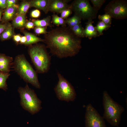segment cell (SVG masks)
Here are the masks:
<instances>
[{"label":"cell","instance_id":"484cf974","mask_svg":"<svg viewBox=\"0 0 127 127\" xmlns=\"http://www.w3.org/2000/svg\"><path fill=\"white\" fill-rule=\"evenodd\" d=\"M90 1L93 5V7L97 11L100 9L106 1L105 0H91Z\"/></svg>","mask_w":127,"mask_h":127},{"label":"cell","instance_id":"52a82bcc","mask_svg":"<svg viewBox=\"0 0 127 127\" xmlns=\"http://www.w3.org/2000/svg\"><path fill=\"white\" fill-rule=\"evenodd\" d=\"M71 5L75 14L84 20L95 19L98 11L90 4L88 0H75Z\"/></svg>","mask_w":127,"mask_h":127},{"label":"cell","instance_id":"6da1fadb","mask_svg":"<svg viewBox=\"0 0 127 127\" xmlns=\"http://www.w3.org/2000/svg\"><path fill=\"white\" fill-rule=\"evenodd\" d=\"M46 48L53 55L60 58L72 57L81 48V41L68 26L53 29L44 35Z\"/></svg>","mask_w":127,"mask_h":127},{"label":"cell","instance_id":"3957f363","mask_svg":"<svg viewBox=\"0 0 127 127\" xmlns=\"http://www.w3.org/2000/svg\"><path fill=\"white\" fill-rule=\"evenodd\" d=\"M46 48L41 44L29 46L28 52L37 72L46 73L49 69L50 57Z\"/></svg>","mask_w":127,"mask_h":127},{"label":"cell","instance_id":"1f68e13d","mask_svg":"<svg viewBox=\"0 0 127 127\" xmlns=\"http://www.w3.org/2000/svg\"><path fill=\"white\" fill-rule=\"evenodd\" d=\"M21 36L20 34L14 35L13 37L14 41L17 44H19Z\"/></svg>","mask_w":127,"mask_h":127},{"label":"cell","instance_id":"2e32d148","mask_svg":"<svg viewBox=\"0 0 127 127\" xmlns=\"http://www.w3.org/2000/svg\"><path fill=\"white\" fill-rule=\"evenodd\" d=\"M22 31L26 38V41L24 44L25 45L30 46L39 42H44V39L38 37L32 33L23 30Z\"/></svg>","mask_w":127,"mask_h":127},{"label":"cell","instance_id":"e0dca14e","mask_svg":"<svg viewBox=\"0 0 127 127\" xmlns=\"http://www.w3.org/2000/svg\"><path fill=\"white\" fill-rule=\"evenodd\" d=\"M12 25L9 23L7 28L0 36V39L2 41L9 40L15 35L14 29Z\"/></svg>","mask_w":127,"mask_h":127},{"label":"cell","instance_id":"d590c367","mask_svg":"<svg viewBox=\"0 0 127 127\" xmlns=\"http://www.w3.org/2000/svg\"><path fill=\"white\" fill-rule=\"evenodd\" d=\"M4 11V10H3L0 8V22L1 21L2 15Z\"/></svg>","mask_w":127,"mask_h":127},{"label":"cell","instance_id":"4316f807","mask_svg":"<svg viewBox=\"0 0 127 127\" xmlns=\"http://www.w3.org/2000/svg\"><path fill=\"white\" fill-rule=\"evenodd\" d=\"M47 27H40L35 26L34 28V31L36 35L45 34L48 32L47 30Z\"/></svg>","mask_w":127,"mask_h":127},{"label":"cell","instance_id":"ac0fdd59","mask_svg":"<svg viewBox=\"0 0 127 127\" xmlns=\"http://www.w3.org/2000/svg\"><path fill=\"white\" fill-rule=\"evenodd\" d=\"M51 18L50 16L41 20L32 19V21L33 23L35 26L44 27L49 26L52 27L53 26L51 23Z\"/></svg>","mask_w":127,"mask_h":127},{"label":"cell","instance_id":"ba28073f","mask_svg":"<svg viewBox=\"0 0 127 127\" xmlns=\"http://www.w3.org/2000/svg\"><path fill=\"white\" fill-rule=\"evenodd\" d=\"M105 13L116 19H123L127 17V2L124 0L111 1L104 9Z\"/></svg>","mask_w":127,"mask_h":127},{"label":"cell","instance_id":"30bf717a","mask_svg":"<svg viewBox=\"0 0 127 127\" xmlns=\"http://www.w3.org/2000/svg\"><path fill=\"white\" fill-rule=\"evenodd\" d=\"M69 0H49L48 11L57 14L63 10L71 8V5L67 4Z\"/></svg>","mask_w":127,"mask_h":127},{"label":"cell","instance_id":"4fadbf2b","mask_svg":"<svg viewBox=\"0 0 127 127\" xmlns=\"http://www.w3.org/2000/svg\"><path fill=\"white\" fill-rule=\"evenodd\" d=\"M93 22L92 20H88L84 29L85 36L88 37L90 39L93 37L95 38L100 36L95 27H94L92 24Z\"/></svg>","mask_w":127,"mask_h":127},{"label":"cell","instance_id":"836d02e7","mask_svg":"<svg viewBox=\"0 0 127 127\" xmlns=\"http://www.w3.org/2000/svg\"><path fill=\"white\" fill-rule=\"evenodd\" d=\"M9 23L8 22L3 24H0V36L3 32L7 28Z\"/></svg>","mask_w":127,"mask_h":127},{"label":"cell","instance_id":"e575fe53","mask_svg":"<svg viewBox=\"0 0 127 127\" xmlns=\"http://www.w3.org/2000/svg\"><path fill=\"white\" fill-rule=\"evenodd\" d=\"M26 41V38L25 36H21L19 44L24 45Z\"/></svg>","mask_w":127,"mask_h":127},{"label":"cell","instance_id":"5bb4252c","mask_svg":"<svg viewBox=\"0 0 127 127\" xmlns=\"http://www.w3.org/2000/svg\"><path fill=\"white\" fill-rule=\"evenodd\" d=\"M49 0H32L29 1L30 7L43 11L45 13L48 12Z\"/></svg>","mask_w":127,"mask_h":127},{"label":"cell","instance_id":"8992f818","mask_svg":"<svg viewBox=\"0 0 127 127\" xmlns=\"http://www.w3.org/2000/svg\"><path fill=\"white\" fill-rule=\"evenodd\" d=\"M57 74L59 80L54 90L57 98L67 102L74 101L76 94L73 87L60 73Z\"/></svg>","mask_w":127,"mask_h":127},{"label":"cell","instance_id":"7402d4cb","mask_svg":"<svg viewBox=\"0 0 127 127\" xmlns=\"http://www.w3.org/2000/svg\"><path fill=\"white\" fill-rule=\"evenodd\" d=\"M70 28L74 34L77 37L80 38L85 37L84 32V29L82 27L80 24Z\"/></svg>","mask_w":127,"mask_h":127},{"label":"cell","instance_id":"44dd1931","mask_svg":"<svg viewBox=\"0 0 127 127\" xmlns=\"http://www.w3.org/2000/svg\"><path fill=\"white\" fill-rule=\"evenodd\" d=\"M81 19L77 15L74 14L72 17L67 18L65 20L66 24L71 27L76 25L80 24Z\"/></svg>","mask_w":127,"mask_h":127},{"label":"cell","instance_id":"277c9868","mask_svg":"<svg viewBox=\"0 0 127 127\" xmlns=\"http://www.w3.org/2000/svg\"><path fill=\"white\" fill-rule=\"evenodd\" d=\"M103 104L104 112L103 117L113 126L118 127L124 108L115 101L106 91L103 95Z\"/></svg>","mask_w":127,"mask_h":127},{"label":"cell","instance_id":"d6a6232c","mask_svg":"<svg viewBox=\"0 0 127 127\" xmlns=\"http://www.w3.org/2000/svg\"><path fill=\"white\" fill-rule=\"evenodd\" d=\"M7 3L6 0H0V8L3 10L6 8Z\"/></svg>","mask_w":127,"mask_h":127},{"label":"cell","instance_id":"cb8c5ba5","mask_svg":"<svg viewBox=\"0 0 127 127\" xmlns=\"http://www.w3.org/2000/svg\"><path fill=\"white\" fill-rule=\"evenodd\" d=\"M111 26V25L107 24L100 20L98 22L95 28L100 36L103 34V31L108 29Z\"/></svg>","mask_w":127,"mask_h":127},{"label":"cell","instance_id":"8fae6325","mask_svg":"<svg viewBox=\"0 0 127 127\" xmlns=\"http://www.w3.org/2000/svg\"><path fill=\"white\" fill-rule=\"evenodd\" d=\"M13 58L4 54L0 53V71L9 73L13 64Z\"/></svg>","mask_w":127,"mask_h":127},{"label":"cell","instance_id":"d4e9b609","mask_svg":"<svg viewBox=\"0 0 127 127\" xmlns=\"http://www.w3.org/2000/svg\"><path fill=\"white\" fill-rule=\"evenodd\" d=\"M99 19L106 24L111 25V23L112 17L109 14L105 13L102 15L98 16Z\"/></svg>","mask_w":127,"mask_h":127},{"label":"cell","instance_id":"d6986e66","mask_svg":"<svg viewBox=\"0 0 127 127\" xmlns=\"http://www.w3.org/2000/svg\"><path fill=\"white\" fill-rule=\"evenodd\" d=\"M30 7V4L29 1H23L19 5L17 14L26 15Z\"/></svg>","mask_w":127,"mask_h":127},{"label":"cell","instance_id":"603a6c76","mask_svg":"<svg viewBox=\"0 0 127 127\" xmlns=\"http://www.w3.org/2000/svg\"><path fill=\"white\" fill-rule=\"evenodd\" d=\"M51 22L58 26L60 25L62 27L66 26L65 20L59 17L55 13L52 15Z\"/></svg>","mask_w":127,"mask_h":127},{"label":"cell","instance_id":"4dcf8cb0","mask_svg":"<svg viewBox=\"0 0 127 127\" xmlns=\"http://www.w3.org/2000/svg\"><path fill=\"white\" fill-rule=\"evenodd\" d=\"M7 8L12 7L15 5L17 1L16 0H7Z\"/></svg>","mask_w":127,"mask_h":127},{"label":"cell","instance_id":"83f0119b","mask_svg":"<svg viewBox=\"0 0 127 127\" xmlns=\"http://www.w3.org/2000/svg\"><path fill=\"white\" fill-rule=\"evenodd\" d=\"M72 10L71 8L64 10L62 11L60 17L64 19H67L72 13Z\"/></svg>","mask_w":127,"mask_h":127},{"label":"cell","instance_id":"5b68a950","mask_svg":"<svg viewBox=\"0 0 127 127\" xmlns=\"http://www.w3.org/2000/svg\"><path fill=\"white\" fill-rule=\"evenodd\" d=\"M18 91L20 98V104L24 109L32 115L37 113L41 109V101L27 84L24 87H19Z\"/></svg>","mask_w":127,"mask_h":127},{"label":"cell","instance_id":"9c48e42d","mask_svg":"<svg viewBox=\"0 0 127 127\" xmlns=\"http://www.w3.org/2000/svg\"><path fill=\"white\" fill-rule=\"evenodd\" d=\"M86 127H107L104 119L91 103L86 107Z\"/></svg>","mask_w":127,"mask_h":127},{"label":"cell","instance_id":"f546056e","mask_svg":"<svg viewBox=\"0 0 127 127\" xmlns=\"http://www.w3.org/2000/svg\"><path fill=\"white\" fill-rule=\"evenodd\" d=\"M35 26L34 24L32 21H29L27 22L25 27L28 30H30L33 29Z\"/></svg>","mask_w":127,"mask_h":127},{"label":"cell","instance_id":"9a60e30c","mask_svg":"<svg viewBox=\"0 0 127 127\" xmlns=\"http://www.w3.org/2000/svg\"><path fill=\"white\" fill-rule=\"evenodd\" d=\"M27 22L26 15L17 14L12 20V25L14 28L22 30L25 27Z\"/></svg>","mask_w":127,"mask_h":127},{"label":"cell","instance_id":"7a4b0ae2","mask_svg":"<svg viewBox=\"0 0 127 127\" xmlns=\"http://www.w3.org/2000/svg\"><path fill=\"white\" fill-rule=\"evenodd\" d=\"M13 65L14 71L24 81L37 88H40L37 72L33 69L24 54L16 56Z\"/></svg>","mask_w":127,"mask_h":127},{"label":"cell","instance_id":"f1b7e54d","mask_svg":"<svg viewBox=\"0 0 127 127\" xmlns=\"http://www.w3.org/2000/svg\"><path fill=\"white\" fill-rule=\"evenodd\" d=\"M41 12L40 10L37 9L34 10L31 12V17L34 18H39L40 16Z\"/></svg>","mask_w":127,"mask_h":127},{"label":"cell","instance_id":"ffe728a7","mask_svg":"<svg viewBox=\"0 0 127 127\" xmlns=\"http://www.w3.org/2000/svg\"><path fill=\"white\" fill-rule=\"evenodd\" d=\"M10 74L0 71V88L6 91L8 89V85L6 83L7 79Z\"/></svg>","mask_w":127,"mask_h":127},{"label":"cell","instance_id":"7c38bea8","mask_svg":"<svg viewBox=\"0 0 127 127\" xmlns=\"http://www.w3.org/2000/svg\"><path fill=\"white\" fill-rule=\"evenodd\" d=\"M19 5L16 4L14 6L5 9L2 17L1 24H3L13 20L16 16Z\"/></svg>","mask_w":127,"mask_h":127}]
</instances>
